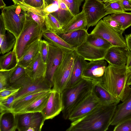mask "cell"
Segmentation results:
<instances>
[{"label":"cell","mask_w":131,"mask_h":131,"mask_svg":"<svg viewBox=\"0 0 131 131\" xmlns=\"http://www.w3.org/2000/svg\"><path fill=\"white\" fill-rule=\"evenodd\" d=\"M89 35L86 30L80 29L67 33H62L58 35L75 49L86 41Z\"/></svg>","instance_id":"cell-21"},{"label":"cell","mask_w":131,"mask_h":131,"mask_svg":"<svg viewBox=\"0 0 131 131\" xmlns=\"http://www.w3.org/2000/svg\"><path fill=\"white\" fill-rule=\"evenodd\" d=\"M117 105L102 104L71 122L67 131H106L108 129Z\"/></svg>","instance_id":"cell-1"},{"label":"cell","mask_w":131,"mask_h":131,"mask_svg":"<svg viewBox=\"0 0 131 131\" xmlns=\"http://www.w3.org/2000/svg\"><path fill=\"white\" fill-rule=\"evenodd\" d=\"M68 8L74 16L79 14V8L84 0H64Z\"/></svg>","instance_id":"cell-36"},{"label":"cell","mask_w":131,"mask_h":131,"mask_svg":"<svg viewBox=\"0 0 131 131\" xmlns=\"http://www.w3.org/2000/svg\"><path fill=\"white\" fill-rule=\"evenodd\" d=\"M77 53L74 51L66 52L54 74L52 89L61 93L70 80Z\"/></svg>","instance_id":"cell-7"},{"label":"cell","mask_w":131,"mask_h":131,"mask_svg":"<svg viewBox=\"0 0 131 131\" xmlns=\"http://www.w3.org/2000/svg\"><path fill=\"white\" fill-rule=\"evenodd\" d=\"M20 88H17L12 86L0 91V101L5 99L18 92Z\"/></svg>","instance_id":"cell-41"},{"label":"cell","mask_w":131,"mask_h":131,"mask_svg":"<svg viewBox=\"0 0 131 131\" xmlns=\"http://www.w3.org/2000/svg\"><path fill=\"white\" fill-rule=\"evenodd\" d=\"M49 52V43L45 40H41L40 42L39 53L43 62L47 64Z\"/></svg>","instance_id":"cell-39"},{"label":"cell","mask_w":131,"mask_h":131,"mask_svg":"<svg viewBox=\"0 0 131 131\" xmlns=\"http://www.w3.org/2000/svg\"><path fill=\"white\" fill-rule=\"evenodd\" d=\"M14 4H19L24 3V0H12Z\"/></svg>","instance_id":"cell-48"},{"label":"cell","mask_w":131,"mask_h":131,"mask_svg":"<svg viewBox=\"0 0 131 131\" xmlns=\"http://www.w3.org/2000/svg\"><path fill=\"white\" fill-rule=\"evenodd\" d=\"M102 104H104L97 96L93 88L90 92L72 111L68 119L71 122L75 121Z\"/></svg>","instance_id":"cell-12"},{"label":"cell","mask_w":131,"mask_h":131,"mask_svg":"<svg viewBox=\"0 0 131 131\" xmlns=\"http://www.w3.org/2000/svg\"><path fill=\"white\" fill-rule=\"evenodd\" d=\"M82 8L86 17L87 30L90 27L96 26L106 15L104 3L98 0H85Z\"/></svg>","instance_id":"cell-13"},{"label":"cell","mask_w":131,"mask_h":131,"mask_svg":"<svg viewBox=\"0 0 131 131\" xmlns=\"http://www.w3.org/2000/svg\"><path fill=\"white\" fill-rule=\"evenodd\" d=\"M26 73L25 68L17 64L12 70L9 80V86L14 83Z\"/></svg>","instance_id":"cell-35"},{"label":"cell","mask_w":131,"mask_h":131,"mask_svg":"<svg viewBox=\"0 0 131 131\" xmlns=\"http://www.w3.org/2000/svg\"><path fill=\"white\" fill-rule=\"evenodd\" d=\"M16 129L15 114L11 112L0 113V131H15Z\"/></svg>","instance_id":"cell-29"},{"label":"cell","mask_w":131,"mask_h":131,"mask_svg":"<svg viewBox=\"0 0 131 131\" xmlns=\"http://www.w3.org/2000/svg\"><path fill=\"white\" fill-rule=\"evenodd\" d=\"M106 61L104 60L87 62L82 74V78L95 82L100 81L107 67Z\"/></svg>","instance_id":"cell-16"},{"label":"cell","mask_w":131,"mask_h":131,"mask_svg":"<svg viewBox=\"0 0 131 131\" xmlns=\"http://www.w3.org/2000/svg\"><path fill=\"white\" fill-rule=\"evenodd\" d=\"M51 90L52 89L46 93L41 96L31 104L18 113L41 112L46 104Z\"/></svg>","instance_id":"cell-30"},{"label":"cell","mask_w":131,"mask_h":131,"mask_svg":"<svg viewBox=\"0 0 131 131\" xmlns=\"http://www.w3.org/2000/svg\"><path fill=\"white\" fill-rule=\"evenodd\" d=\"M6 7V5L3 0H0V8H3Z\"/></svg>","instance_id":"cell-49"},{"label":"cell","mask_w":131,"mask_h":131,"mask_svg":"<svg viewBox=\"0 0 131 131\" xmlns=\"http://www.w3.org/2000/svg\"><path fill=\"white\" fill-rule=\"evenodd\" d=\"M122 0H115L104 3L106 15L125 12L122 4Z\"/></svg>","instance_id":"cell-34"},{"label":"cell","mask_w":131,"mask_h":131,"mask_svg":"<svg viewBox=\"0 0 131 131\" xmlns=\"http://www.w3.org/2000/svg\"><path fill=\"white\" fill-rule=\"evenodd\" d=\"M122 102L117 105L111 121V125L115 126L131 118V88L126 98Z\"/></svg>","instance_id":"cell-18"},{"label":"cell","mask_w":131,"mask_h":131,"mask_svg":"<svg viewBox=\"0 0 131 131\" xmlns=\"http://www.w3.org/2000/svg\"></svg>","instance_id":"cell-53"},{"label":"cell","mask_w":131,"mask_h":131,"mask_svg":"<svg viewBox=\"0 0 131 131\" xmlns=\"http://www.w3.org/2000/svg\"><path fill=\"white\" fill-rule=\"evenodd\" d=\"M41 40L39 39L31 44L18 60L17 65L25 68L39 53Z\"/></svg>","instance_id":"cell-25"},{"label":"cell","mask_w":131,"mask_h":131,"mask_svg":"<svg viewBox=\"0 0 131 131\" xmlns=\"http://www.w3.org/2000/svg\"><path fill=\"white\" fill-rule=\"evenodd\" d=\"M45 14L50 13L55 17L63 28L74 16L64 0H44Z\"/></svg>","instance_id":"cell-10"},{"label":"cell","mask_w":131,"mask_h":131,"mask_svg":"<svg viewBox=\"0 0 131 131\" xmlns=\"http://www.w3.org/2000/svg\"><path fill=\"white\" fill-rule=\"evenodd\" d=\"M103 21L108 25L118 32L122 34L124 31L122 26L117 21L112 19L108 15L103 18Z\"/></svg>","instance_id":"cell-40"},{"label":"cell","mask_w":131,"mask_h":131,"mask_svg":"<svg viewBox=\"0 0 131 131\" xmlns=\"http://www.w3.org/2000/svg\"><path fill=\"white\" fill-rule=\"evenodd\" d=\"M0 53L3 55L10 51L14 47L16 39L15 36L7 31L2 14L0 16Z\"/></svg>","instance_id":"cell-19"},{"label":"cell","mask_w":131,"mask_h":131,"mask_svg":"<svg viewBox=\"0 0 131 131\" xmlns=\"http://www.w3.org/2000/svg\"><path fill=\"white\" fill-rule=\"evenodd\" d=\"M49 46L48 59L45 78L52 87L54 73L61 62L66 52L61 49L49 43Z\"/></svg>","instance_id":"cell-14"},{"label":"cell","mask_w":131,"mask_h":131,"mask_svg":"<svg viewBox=\"0 0 131 131\" xmlns=\"http://www.w3.org/2000/svg\"><path fill=\"white\" fill-rule=\"evenodd\" d=\"M19 131H40L45 121L41 112L15 114Z\"/></svg>","instance_id":"cell-9"},{"label":"cell","mask_w":131,"mask_h":131,"mask_svg":"<svg viewBox=\"0 0 131 131\" xmlns=\"http://www.w3.org/2000/svg\"><path fill=\"white\" fill-rule=\"evenodd\" d=\"M127 77L126 66L116 67L109 64L99 82L110 94L123 102L130 88L127 84Z\"/></svg>","instance_id":"cell-2"},{"label":"cell","mask_w":131,"mask_h":131,"mask_svg":"<svg viewBox=\"0 0 131 131\" xmlns=\"http://www.w3.org/2000/svg\"><path fill=\"white\" fill-rule=\"evenodd\" d=\"M93 89L102 102L104 104L117 105L120 101L110 94L99 82H95Z\"/></svg>","instance_id":"cell-28"},{"label":"cell","mask_w":131,"mask_h":131,"mask_svg":"<svg viewBox=\"0 0 131 131\" xmlns=\"http://www.w3.org/2000/svg\"><path fill=\"white\" fill-rule=\"evenodd\" d=\"M130 51L127 47L112 46L107 51L104 60L113 66H126Z\"/></svg>","instance_id":"cell-17"},{"label":"cell","mask_w":131,"mask_h":131,"mask_svg":"<svg viewBox=\"0 0 131 131\" xmlns=\"http://www.w3.org/2000/svg\"><path fill=\"white\" fill-rule=\"evenodd\" d=\"M24 3L32 7L38 8H45L44 0H24Z\"/></svg>","instance_id":"cell-43"},{"label":"cell","mask_w":131,"mask_h":131,"mask_svg":"<svg viewBox=\"0 0 131 131\" xmlns=\"http://www.w3.org/2000/svg\"><path fill=\"white\" fill-rule=\"evenodd\" d=\"M122 4L125 12L131 10V3L130 0H122Z\"/></svg>","instance_id":"cell-44"},{"label":"cell","mask_w":131,"mask_h":131,"mask_svg":"<svg viewBox=\"0 0 131 131\" xmlns=\"http://www.w3.org/2000/svg\"><path fill=\"white\" fill-rule=\"evenodd\" d=\"M10 86L17 88H20L15 94L14 101L35 92L50 90L52 87L45 77L33 80L26 73Z\"/></svg>","instance_id":"cell-8"},{"label":"cell","mask_w":131,"mask_h":131,"mask_svg":"<svg viewBox=\"0 0 131 131\" xmlns=\"http://www.w3.org/2000/svg\"><path fill=\"white\" fill-rule=\"evenodd\" d=\"M43 32L39 25L26 13L24 27L16 39L13 48L15 50L18 61L31 44L37 40H41Z\"/></svg>","instance_id":"cell-4"},{"label":"cell","mask_w":131,"mask_h":131,"mask_svg":"<svg viewBox=\"0 0 131 131\" xmlns=\"http://www.w3.org/2000/svg\"><path fill=\"white\" fill-rule=\"evenodd\" d=\"M50 90L35 92L14 101L13 104L11 112L15 114L18 113Z\"/></svg>","instance_id":"cell-22"},{"label":"cell","mask_w":131,"mask_h":131,"mask_svg":"<svg viewBox=\"0 0 131 131\" xmlns=\"http://www.w3.org/2000/svg\"><path fill=\"white\" fill-rule=\"evenodd\" d=\"M90 34L95 35L106 40L113 46L127 47L125 39L122 34L115 30L102 19L99 21Z\"/></svg>","instance_id":"cell-11"},{"label":"cell","mask_w":131,"mask_h":131,"mask_svg":"<svg viewBox=\"0 0 131 131\" xmlns=\"http://www.w3.org/2000/svg\"><path fill=\"white\" fill-rule=\"evenodd\" d=\"M1 14L7 30L12 33L16 39L25 24L26 11L19 4H14L3 8Z\"/></svg>","instance_id":"cell-6"},{"label":"cell","mask_w":131,"mask_h":131,"mask_svg":"<svg viewBox=\"0 0 131 131\" xmlns=\"http://www.w3.org/2000/svg\"><path fill=\"white\" fill-rule=\"evenodd\" d=\"M63 109L61 93L52 89L46 104L41 112L45 119H52Z\"/></svg>","instance_id":"cell-15"},{"label":"cell","mask_w":131,"mask_h":131,"mask_svg":"<svg viewBox=\"0 0 131 131\" xmlns=\"http://www.w3.org/2000/svg\"><path fill=\"white\" fill-rule=\"evenodd\" d=\"M130 3H131V0H130Z\"/></svg>","instance_id":"cell-52"},{"label":"cell","mask_w":131,"mask_h":131,"mask_svg":"<svg viewBox=\"0 0 131 131\" xmlns=\"http://www.w3.org/2000/svg\"><path fill=\"white\" fill-rule=\"evenodd\" d=\"M87 62L83 58L77 54L71 77L66 88L74 85L82 79V74Z\"/></svg>","instance_id":"cell-23"},{"label":"cell","mask_w":131,"mask_h":131,"mask_svg":"<svg viewBox=\"0 0 131 131\" xmlns=\"http://www.w3.org/2000/svg\"><path fill=\"white\" fill-rule=\"evenodd\" d=\"M12 70H0V91L9 86V80Z\"/></svg>","instance_id":"cell-37"},{"label":"cell","mask_w":131,"mask_h":131,"mask_svg":"<svg viewBox=\"0 0 131 131\" xmlns=\"http://www.w3.org/2000/svg\"><path fill=\"white\" fill-rule=\"evenodd\" d=\"M113 46L106 40L89 34L86 41L75 51L86 60L90 61L104 60L108 50Z\"/></svg>","instance_id":"cell-5"},{"label":"cell","mask_w":131,"mask_h":131,"mask_svg":"<svg viewBox=\"0 0 131 131\" xmlns=\"http://www.w3.org/2000/svg\"><path fill=\"white\" fill-rule=\"evenodd\" d=\"M104 3H105L115 0H98Z\"/></svg>","instance_id":"cell-50"},{"label":"cell","mask_w":131,"mask_h":131,"mask_svg":"<svg viewBox=\"0 0 131 131\" xmlns=\"http://www.w3.org/2000/svg\"><path fill=\"white\" fill-rule=\"evenodd\" d=\"M45 15L46 30L54 32L58 35L63 33L62 28L58 20L50 13Z\"/></svg>","instance_id":"cell-32"},{"label":"cell","mask_w":131,"mask_h":131,"mask_svg":"<svg viewBox=\"0 0 131 131\" xmlns=\"http://www.w3.org/2000/svg\"><path fill=\"white\" fill-rule=\"evenodd\" d=\"M94 83L82 78L78 83L66 88L61 93L63 106L62 112L64 119H68L72 111L93 89Z\"/></svg>","instance_id":"cell-3"},{"label":"cell","mask_w":131,"mask_h":131,"mask_svg":"<svg viewBox=\"0 0 131 131\" xmlns=\"http://www.w3.org/2000/svg\"><path fill=\"white\" fill-rule=\"evenodd\" d=\"M42 36L49 44L59 48L66 52L74 51L75 49L70 46L56 33L46 30L43 31Z\"/></svg>","instance_id":"cell-26"},{"label":"cell","mask_w":131,"mask_h":131,"mask_svg":"<svg viewBox=\"0 0 131 131\" xmlns=\"http://www.w3.org/2000/svg\"><path fill=\"white\" fill-rule=\"evenodd\" d=\"M87 21L84 10L74 16L62 28L63 33H67L74 31L86 30Z\"/></svg>","instance_id":"cell-24"},{"label":"cell","mask_w":131,"mask_h":131,"mask_svg":"<svg viewBox=\"0 0 131 131\" xmlns=\"http://www.w3.org/2000/svg\"><path fill=\"white\" fill-rule=\"evenodd\" d=\"M41 27L44 31L46 30L45 23V14L42 8H35L25 3L18 4Z\"/></svg>","instance_id":"cell-27"},{"label":"cell","mask_w":131,"mask_h":131,"mask_svg":"<svg viewBox=\"0 0 131 131\" xmlns=\"http://www.w3.org/2000/svg\"><path fill=\"white\" fill-rule=\"evenodd\" d=\"M15 94L7 98L0 101V113L4 112H11L13 104L15 100Z\"/></svg>","instance_id":"cell-38"},{"label":"cell","mask_w":131,"mask_h":131,"mask_svg":"<svg viewBox=\"0 0 131 131\" xmlns=\"http://www.w3.org/2000/svg\"><path fill=\"white\" fill-rule=\"evenodd\" d=\"M18 60L14 49L0 57V70H10L16 66Z\"/></svg>","instance_id":"cell-31"},{"label":"cell","mask_w":131,"mask_h":131,"mask_svg":"<svg viewBox=\"0 0 131 131\" xmlns=\"http://www.w3.org/2000/svg\"><path fill=\"white\" fill-rule=\"evenodd\" d=\"M47 64L43 61L39 53L25 68L26 73L31 79L35 80L45 77Z\"/></svg>","instance_id":"cell-20"},{"label":"cell","mask_w":131,"mask_h":131,"mask_svg":"<svg viewBox=\"0 0 131 131\" xmlns=\"http://www.w3.org/2000/svg\"><path fill=\"white\" fill-rule=\"evenodd\" d=\"M110 16L121 25L124 31L131 26V13L125 12L116 13L111 14Z\"/></svg>","instance_id":"cell-33"},{"label":"cell","mask_w":131,"mask_h":131,"mask_svg":"<svg viewBox=\"0 0 131 131\" xmlns=\"http://www.w3.org/2000/svg\"><path fill=\"white\" fill-rule=\"evenodd\" d=\"M114 131H131V118L125 120L115 126Z\"/></svg>","instance_id":"cell-42"},{"label":"cell","mask_w":131,"mask_h":131,"mask_svg":"<svg viewBox=\"0 0 131 131\" xmlns=\"http://www.w3.org/2000/svg\"><path fill=\"white\" fill-rule=\"evenodd\" d=\"M125 39L127 47L131 51V37L129 35H125Z\"/></svg>","instance_id":"cell-45"},{"label":"cell","mask_w":131,"mask_h":131,"mask_svg":"<svg viewBox=\"0 0 131 131\" xmlns=\"http://www.w3.org/2000/svg\"><path fill=\"white\" fill-rule=\"evenodd\" d=\"M127 83L128 85H131V70L127 71Z\"/></svg>","instance_id":"cell-47"},{"label":"cell","mask_w":131,"mask_h":131,"mask_svg":"<svg viewBox=\"0 0 131 131\" xmlns=\"http://www.w3.org/2000/svg\"><path fill=\"white\" fill-rule=\"evenodd\" d=\"M126 67L127 71L131 70V51H130Z\"/></svg>","instance_id":"cell-46"},{"label":"cell","mask_w":131,"mask_h":131,"mask_svg":"<svg viewBox=\"0 0 131 131\" xmlns=\"http://www.w3.org/2000/svg\"><path fill=\"white\" fill-rule=\"evenodd\" d=\"M128 35H129V36H131V33L130 34H128Z\"/></svg>","instance_id":"cell-51"}]
</instances>
